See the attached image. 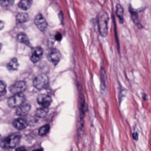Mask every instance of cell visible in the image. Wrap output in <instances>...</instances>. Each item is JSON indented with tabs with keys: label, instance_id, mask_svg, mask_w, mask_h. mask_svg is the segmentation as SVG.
Here are the masks:
<instances>
[{
	"label": "cell",
	"instance_id": "6da1fadb",
	"mask_svg": "<svg viewBox=\"0 0 151 151\" xmlns=\"http://www.w3.org/2000/svg\"><path fill=\"white\" fill-rule=\"evenodd\" d=\"M22 139L19 133H14L3 139L0 142V146L3 149H11L17 146Z\"/></svg>",
	"mask_w": 151,
	"mask_h": 151
},
{
	"label": "cell",
	"instance_id": "7a4b0ae2",
	"mask_svg": "<svg viewBox=\"0 0 151 151\" xmlns=\"http://www.w3.org/2000/svg\"><path fill=\"white\" fill-rule=\"evenodd\" d=\"M109 17L106 13L100 16L98 19L99 31L101 36L105 37L107 36L108 32V24Z\"/></svg>",
	"mask_w": 151,
	"mask_h": 151
},
{
	"label": "cell",
	"instance_id": "3957f363",
	"mask_svg": "<svg viewBox=\"0 0 151 151\" xmlns=\"http://www.w3.org/2000/svg\"><path fill=\"white\" fill-rule=\"evenodd\" d=\"M48 83L49 79L48 77L45 74H40L37 76L34 79L33 86L37 90H42L46 88Z\"/></svg>",
	"mask_w": 151,
	"mask_h": 151
},
{
	"label": "cell",
	"instance_id": "277c9868",
	"mask_svg": "<svg viewBox=\"0 0 151 151\" xmlns=\"http://www.w3.org/2000/svg\"><path fill=\"white\" fill-rule=\"evenodd\" d=\"M25 96L22 93L14 94L8 100V105L11 108H15L23 104Z\"/></svg>",
	"mask_w": 151,
	"mask_h": 151
},
{
	"label": "cell",
	"instance_id": "5b68a950",
	"mask_svg": "<svg viewBox=\"0 0 151 151\" xmlns=\"http://www.w3.org/2000/svg\"><path fill=\"white\" fill-rule=\"evenodd\" d=\"M26 88V83L24 81H19L16 82L9 87V91L13 94L22 93Z\"/></svg>",
	"mask_w": 151,
	"mask_h": 151
},
{
	"label": "cell",
	"instance_id": "8992f818",
	"mask_svg": "<svg viewBox=\"0 0 151 151\" xmlns=\"http://www.w3.org/2000/svg\"><path fill=\"white\" fill-rule=\"evenodd\" d=\"M61 58L60 52L56 48H52L49 51L48 59L51 63L56 65L60 62Z\"/></svg>",
	"mask_w": 151,
	"mask_h": 151
},
{
	"label": "cell",
	"instance_id": "52a82bcc",
	"mask_svg": "<svg viewBox=\"0 0 151 151\" xmlns=\"http://www.w3.org/2000/svg\"><path fill=\"white\" fill-rule=\"evenodd\" d=\"M34 22L39 29L41 31H45L47 28V23L46 20L41 14H39L36 17Z\"/></svg>",
	"mask_w": 151,
	"mask_h": 151
},
{
	"label": "cell",
	"instance_id": "ba28073f",
	"mask_svg": "<svg viewBox=\"0 0 151 151\" xmlns=\"http://www.w3.org/2000/svg\"><path fill=\"white\" fill-rule=\"evenodd\" d=\"M39 105L43 107L48 108L52 102V99L49 95L46 94H40L37 98Z\"/></svg>",
	"mask_w": 151,
	"mask_h": 151
},
{
	"label": "cell",
	"instance_id": "9c48e42d",
	"mask_svg": "<svg viewBox=\"0 0 151 151\" xmlns=\"http://www.w3.org/2000/svg\"><path fill=\"white\" fill-rule=\"evenodd\" d=\"M43 55V51L40 47H37L33 50L30 60L33 63H37L39 61Z\"/></svg>",
	"mask_w": 151,
	"mask_h": 151
},
{
	"label": "cell",
	"instance_id": "30bf717a",
	"mask_svg": "<svg viewBox=\"0 0 151 151\" xmlns=\"http://www.w3.org/2000/svg\"><path fill=\"white\" fill-rule=\"evenodd\" d=\"M31 106L29 104H22L18 106L16 110V114L19 116H25L28 114L30 111Z\"/></svg>",
	"mask_w": 151,
	"mask_h": 151
},
{
	"label": "cell",
	"instance_id": "8fae6325",
	"mask_svg": "<svg viewBox=\"0 0 151 151\" xmlns=\"http://www.w3.org/2000/svg\"><path fill=\"white\" fill-rule=\"evenodd\" d=\"M13 125L17 129L22 130L27 127L28 122L24 118H17L13 122Z\"/></svg>",
	"mask_w": 151,
	"mask_h": 151
},
{
	"label": "cell",
	"instance_id": "7c38bea8",
	"mask_svg": "<svg viewBox=\"0 0 151 151\" xmlns=\"http://www.w3.org/2000/svg\"><path fill=\"white\" fill-rule=\"evenodd\" d=\"M124 9L122 5L117 4L116 8V14L121 24L124 22Z\"/></svg>",
	"mask_w": 151,
	"mask_h": 151
},
{
	"label": "cell",
	"instance_id": "4fadbf2b",
	"mask_svg": "<svg viewBox=\"0 0 151 151\" xmlns=\"http://www.w3.org/2000/svg\"><path fill=\"white\" fill-rule=\"evenodd\" d=\"M19 64L18 60L17 58H14L9 62L7 65L8 69L11 71H15L18 69Z\"/></svg>",
	"mask_w": 151,
	"mask_h": 151
},
{
	"label": "cell",
	"instance_id": "5bb4252c",
	"mask_svg": "<svg viewBox=\"0 0 151 151\" xmlns=\"http://www.w3.org/2000/svg\"><path fill=\"white\" fill-rule=\"evenodd\" d=\"M32 5V0H21L18 6L21 9L27 10L30 8Z\"/></svg>",
	"mask_w": 151,
	"mask_h": 151
},
{
	"label": "cell",
	"instance_id": "9a60e30c",
	"mask_svg": "<svg viewBox=\"0 0 151 151\" xmlns=\"http://www.w3.org/2000/svg\"><path fill=\"white\" fill-rule=\"evenodd\" d=\"M129 12L130 13L131 15L132 19L134 23L136 24L137 26L139 28H142V26L139 22V20L138 16L137 14V12H135L133 9H132L131 8H129Z\"/></svg>",
	"mask_w": 151,
	"mask_h": 151
},
{
	"label": "cell",
	"instance_id": "2e32d148",
	"mask_svg": "<svg viewBox=\"0 0 151 151\" xmlns=\"http://www.w3.org/2000/svg\"><path fill=\"white\" fill-rule=\"evenodd\" d=\"M17 40L19 42L25 44L28 46H31V44L28 36L24 33H21L18 34L17 37Z\"/></svg>",
	"mask_w": 151,
	"mask_h": 151
},
{
	"label": "cell",
	"instance_id": "e0dca14e",
	"mask_svg": "<svg viewBox=\"0 0 151 151\" xmlns=\"http://www.w3.org/2000/svg\"><path fill=\"white\" fill-rule=\"evenodd\" d=\"M48 108L43 107H41V108L37 109L36 110L35 114L36 116L40 118H43L45 117L47 115L48 112Z\"/></svg>",
	"mask_w": 151,
	"mask_h": 151
},
{
	"label": "cell",
	"instance_id": "ac0fdd59",
	"mask_svg": "<svg viewBox=\"0 0 151 151\" xmlns=\"http://www.w3.org/2000/svg\"><path fill=\"white\" fill-rule=\"evenodd\" d=\"M29 20V16L26 13H21L17 14V20L20 23L27 22Z\"/></svg>",
	"mask_w": 151,
	"mask_h": 151
},
{
	"label": "cell",
	"instance_id": "d6986e66",
	"mask_svg": "<svg viewBox=\"0 0 151 151\" xmlns=\"http://www.w3.org/2000/svg\"><path fill=\"white\" fill-rule=\"evenodd\" d=\"M50 126L49 124H45L40 127L39 130L38 134L40 136H44L46 135L50 130Z\"/></svg>",
	"mask_w": 151,
	"mask_h": 151
},
{
	"label": "cell",
	"instance_id": "ffe728a7",
	"mask_svg": "<svg viewBox=\"0 0 151 151\" xmlns=\"http://www.w3.org/2000/svg\"><path fill=\"white\" fill-rule=\"evenodd\" d=\"M15 0H0V5L3 7H9L14 4Z\"/></svg>",
	"mask_w": 151,
	"mask_h": 151
},
{
	"label": "cell",
	"instance_id": "44dd1931",
	"mask_svg": "<svg viewBox=\"0 0 151 151\" xmlns=\"http://www.w3.org/2000/svg\"><path fill=\"white\" fill-rule=\"evenodd\" d=\"M6 93V86L3 81H0V96L5 95Z\"/></svg>",
	"mask_w": 151,
	"mask_h": 151
},
{
	"label": "cell",
	"instance_id": "7402d4cb",
	"mask_svg": "<svg viewBox=\"0 0 151 151\" xmlns=\"http://www.w3.org/2000/svg\"><path fill=\"white\" fill-rule=\"evenodd\" d=\"M55 39L57 41H60L62 39V35L61 33H58L55 35Z\"/></svg>",
	"mask_w": 151,
	"mask_h": 151
},
{
	"label": "cell",
	"instance_id": "603a6c76",
	"mask_svg": "<svg viewBox=\"0 0 151 151\" xmlns=\"http://www.w3.org/2000/svg\"><path fill=\"white\" fill-rule=\"evenodd\" d=\"M132 137L135 140H137L138 139V134L137 132H134L132 134Z\"/></svg>",
	"mask_w": 151,
	"mask_h": 151
},
{
	"label": "cell",
	"instance_id": "cb8c5ba5",
	"mask_svg": "<svg viewBox=\"0 0 151 151\" xmlns=\"http://www.w3.org/2000/svg\"><path fill=\"white\" fill-rule=\"evenodd\" d=\"M4 23L2 21H0V31H1L4 28Z\"/></svg>",
	"mask_w": 151,
	"mask_h": 151
},
{
	"label": "cell",
	"instance_id": "d4e9b609",
	"mask_svg": "<svg viewBox=\"0 0 151 151\" xmlns=\"http://www.w3.org/2000/svg\"><path fill=\"white\" fill-rule=\"evenodd\" d=\"M17 151H25L26 149L24 147H20L16 149Z\"/></svg>",
	"mask_w": 151,
	"mask_h": 151
},
{
	"label": "cell",
	"instance_id": "484cf974",
	"mask_svg": "<svg viewBox=\"0 0 151 151\" xmlns=\"http://www.w3.org/2000/svg\"><path fill=\"white\" fill-rule=\"evenodd\" d=\"M1 43H0V51H1Z\"/></svg>",
	"mask_w": 151,
	"mask_h": 151
},
{
	"label": "cell",
	"instance_id": "4316f807",
	"mask_svg": "<svg viewBox=\"0 0 151 151\" xmlns=\"http://www.w3.org/2000/svg\"><path fill=\"white\" fill-rule=\"evenodd\" d=\"M0 137H1V135H0Z\"/></svg>",
	"mask_w": 151,
	"mask_h": 151
}]
</instances>
